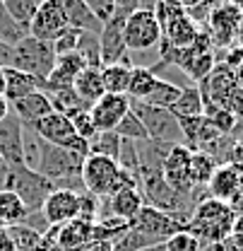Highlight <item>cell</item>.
Wrapping results in <instances>:
<instances>
[{
    "label": "cell",
    "mask_w": 243,
    "mask_h": 251,
    "mask_svg": "<svg viewBox=\"0 0 243 251\" xmlns=\"http://www.w3.org/2000/svg\"><path fill=\"white\" fill-rule=\"evenodd\" d=\"M205 247L200 244V239L195 234H190L188 229L176 232L171 239L164 242V251H202Z\"/></svg>",
    "instance_id": "obj_39"
},
{
    "label": "cell",
    "mask_w": 243,
    "mask_h": 251,
    "mask_svg": "<svg viewBox=\"0 0 243 251\" xmlns=\"http://www.w3.org/2000/svg\"><path fill=\"white\" fill-rule=\"evenodd\" d=\"M130 229H135L142 237H147L154 247H164L166 239H171L176 232H183L185 227L178 220H174L171 215L156 210L152 205H142L140 213L130 220Z\"/></svg>",
    "instance_id": "obj_9"
},
{
    "label": "cell",
    "mask_w": 243,
    "mask_h": 251,
    "mask_svg": "<svg viewBox=\"0 0 243 251\" xmlns=\"http://www.w3.org/2000/svg\"><path fill=\"white\" fill-rule=\"evenodd\" d=\"M130 111L142 121L150 140L156 143H166V145H183V133L178 119L169 111V109H159L147 101H135L130 99Z\"/></svg>",
    "instance_id": "obj_4"
},
{
    "label": "cell",
    "mask_w": 243,
    "mask_h": 251,
    "mask_svg": "<svg viewBox=\"0 0 243 251\" xmlns=\"http://www.w3.org/2000/svg\"><path fill=\"white\" fill-rule=\"evenodd\" d=\"M159 2H161V0H140V7H137V10H147V12H154Z\"/></svg>",
    "instance_id": "obj_49"
},
{
    "label": "cell",
    "mask_w": 243,
    "mask_h": 251,
    "mask_svg": "<svg viewBox=\"0 0 243 251\" xmlns=\"http://www.w3.org/2000/svg\"><path fill=\"white\" fill-rule=\"evenodd\" d=\"M27 34H29V29H27L24 25L15 22V20H12V15L7 12L5 2L0 0V41H5V44L15 46V44H20Z\"/></svg>",
    "instance_id": "obj_33"
},
{
    "label": "cell",
    "mask_w": 243,
    "mask_h": 251,
    "mask_svg": "<svg viewBox=\"0 0 243 251\" xmlns=\"http://www.w3.org/2000/svg\"><path fill=\"white\" fill-rule=\"evenodd\" d=\"M0 251H15V242L7 229H0Z\"/></svg>",
    "instance_id": "obj_48"
},
{
    "label": "cell",
    "mask_w": 243,
    "mask_h": 251,
    "mask_svg": "<svg viewBox=\"0 0 243 251\" xmlns=\"http://www.w3.org/2000/svg\"><path fill=\"white\" fill-rule=\"evenodd\" d=\"M89 155H104L118 162L121 155V138L116 133H96L89 140Z\"/></svg>",
    "instance_id": "obj_34"
},
{
    "label": "cell",
    "mask_w": 243,
    "mask_h": 251,
    "mask_svg": "<svg viewBox=\"0 0 243 251\" xmlns=\"http://www.w3.org/2000/svg\"><path fill=\"white\" fill-rule=\"evenodd\" d=\"M101 203H104V208L99 210V220L121 218L130 222L145 205V198H142V191H137V188H121L118 193H113L111 198H104Z\"/></svg>",
    "instance_id": "obj_17"
},
{
    "label": "cell",
    "mask_w": 243,
    "mask_h": 251,
    "mask_svg": "<svg viewBox=\"0 0 243 251\" xmlns=\"http://www.w3.org/2000/svg\"><path fill=\"white\" fill-rule=\"evenodd\" d=\"M5 184H7V164L0 159V191L5 188Z\"/></svg>",
    "instance_id": "obj_52"
},
{
    "label": "cell",
    "mask_w": 243,
    "mask_h": 251,
    "mask_svg": "<svg viewBox=\"0 0 243 251\" xmlns=\"http://www.w3.org/2000/svg\"><path fill=\"white\" fill-rule=\"evenodd\" d=\"M34 251H65L61 247V242H58L56 227H51L46 234H41V239H39V244H36V249Z\"/></svg>",
    "instance_id": "obj_44"
},
{
    "label": "cell",
    "mask_w": 243,
    "mask_h": 251,
    "mask_svg": "<svg viewBox=\"0 0 243 251\" xmlns=\"http://www.w3.org/2000/svg\"><path fill=\"white\" fill-rule=\"evenodd\" d=\"M7 191H12L29 213H39L46 203V198L56 191V184L48 181L46 176H41L39 172L29 169L27 164H12L7 167Z\"/></svg>",
    "instance_id": "obj_3"
},
{
    "label": "cell",
    "mask_w": 243,
    "mask_h": 251,
    "mask_svg": "<svg viewBox=\"0 0 243 251\" xmlns=\"http://www.w3.org/2000/svg\"><path fill=\"white\" fill-rule=\"evenodd\" d=\"M0 159L12 164H24V143H22V124L10 111L7 119L0 121Z\"/></svg>",
    "instance_id": "obj_16"
},
{
    "label": "cell",
    "mask_w": 243,
    "mask_h": 251,
    "mask_svg": "<svg viewBox=\"0 0 243 251\" xmlns=\"http://www.w3.org/2000/svg\"><path fill=\"white\" fill-rule=\"evenodd\" d=\"M77 251H113L111 242H99V239H89L85 247H80Z\"/></svg>",
    "instance_id": "obj_47"
},
{
    "label": "cell",
    "mask_w": 243,
    "mask_h": 251,
    "mask_svg": "<svg viewBox=\"0 0 243 251\" xmlns=\"http://www.w3.org/2000/svg\"><path fill=\"white\" fill-rule=\"evenodd\" d=\"M41 85L44 82L39 77L29 75V73H22L17 68H7L5 70V99L10 104H15V101H20V99H24V97H29L34 92H39Z\"/></svg>",
    "instance_id": "obj_22"
},
{
    "label": "cell",
    "mask_w": 243,
    "mask_h": 251,
    "mask_svg": "<svg viewBox=\"0 0 243 251\" xmlns=\"http://www.w3.org/2000/svg\"><path fill=\"white\" fill-rule=\"evenodd\" d=\"M85 2L89 5V10L101 20V22H106V20H111V17L116 15L113 0H85Z\"/></svg>",
    "instance_id": "obj_43"
},
{
    "label": "cell",
    "mask_w": 243,
    "mask_h": 251,
    "mask_svg": "<svg viewBox=\"0 0 243 251\" xmlns=\"http://www.w3.org/2000/svg\"><path fill=\"white\" fill-rule=\"evenodd\" d=\"M156 73L150 65H133L130 68V80H128V97L135 101H142L147 94L152 92L154 82H156Z\"/></svg>",
    "instance_id": "obj_27"
},
{
    "label": "cell",
    "mask_w": 243,
    "mask_h": 251,
    "mask_svg": "<svg viewBox=\"0 0 243 251\" xmlns=\"http://www.w3.org/2000/svg\"><path fill=\"white\" fill-rule=\"evenodd\" d=\"M77 41H80V29L65 27L51 44H53L56 56H65V53H75V51H77Z\"/></svg>",
    "instance_id": "obj_40"
},
{
    "label": "cell",
    "mask_w": 243,
    "mask_h": 251,
    "mask_svg": "<svg viewBox=\"0 0 243 251\" xmlns=\"http://www.w3.org/2000/svg\"><path fill=\"white\" fill-rule=\"evenodd\" d=\"M7 232H10V237H12V242H15V251H34L36 244H39V239H41V234L34 232L27 225L7 227Z\"/></svg>",
    "instance_id": "obj_38"
},
{
    "label": "cell",
    "mask_w": 243,
    "mask_h": 251,
    "mask_svg": "<svg viewBox=\"0 0 243 251\" xmlns=\"http://www.w3.org/2000/svg\"><path fill=\"white\" fill-rule=\"evenodd\" d=\"M241 10L236 5H231L229 0H217L210 12V20L205 25V29L210 31L212 36V44L214 49H231L236 44V27L241 22Z\"/></svg>",
    "instance_id": "obj_10"
},
{
    "label": "cell",
    "mask_w": 243,
    "mask_h": 251,
    "mask_svg": "<svg viewBox=\"0 0 243 251\" xmlns=\"http://www.w3.org/2000/svg\"><path fill=\"white\" fill-rule=\"evenodd\" d=\"M82 184L91 196H96L99 201L111 198L113 193H118L121 188H137L140 191V181L123 172L116 159L104 155H87L85 164H82Z\"/></svg>",
    "instance_id": "obj_2"
},
{
    "label": "cell",
    "mask_w": 243,
    "mask_h": 251,
    "mask_svg": "<svg viewBox=\"0 0 243 251\" xmlns=\"http://www.w3.org/2000/svg\"><path fill=\"white\" fill-rule=\"evenodd\" d=\"M7 116H10V101L5 97H0V121L7 119Z\"/></svg>",
    "instance_id": "obj_50"
},
{
    "label": "cell",
    "mask_w": 243,
    "mask_h": 251,
    "mask_svg": "<svg viewBox=\"0 0 243 251\" xmlns=\"http://www.w3.org/2000/svg\"><path fill=\"white\" fill-rule=\"evenodd\" d=\"M15 49V68L22 73H29L34 77H39L41 82L53 73L56 68V51L51 41H41L34 36H24L20 44L12 46Z\"/></svg>",
    "instance_id": "obj_6"
},
{
    "label": "cell",
    "mask_w": 243,
    "mask_h": 251,
    "mask_svg": "<svg viewBox=\"0 0 243 251\" xmlns=\"http://www.w3.org/2000/svg\"><path fill=\"white\" fill-rule=\"evenodd\" d=\"M241 143H243V138H241Z\"/></svg>",
    "instance_id": "obj_58"
},
{
    "label": "cell",
    "mask_w": 243,
    "mask_h": 251,
    "mask_svg": "<svg viewBox=\"0 0 243 251\" xmlns=\"http://www.w3.org/2000/svg\"><path fill=\"white\" fill-rule=\"evenodd\" d=\"M130 68L133 65H128V63H113V65H104L101 68V77H104V90H106V94L128 92Z\"/></svg>",
    "instance_id": "obj_31"
},
{
    "label": "cell",
    "mask_w": 243,
    "mask_h": 251,
    "mask_svg": "<svg viewBox=\"0 0 243 251\" xmlns=\"http://www.w3.org/2000/svg\"><path fill=\"white\" fill-rule=\"evenodd\" d=\"M210 188V198H217V201H224L229 203L234 196H239L243 188V169L234 167V164H219L217 172H214L212 181L207 184Z\"/></svg>",
    "instance_id": "obj_18"
},
{
    "label": "cell",
    "mask_w": 243,
    "mask_h": 251,
    "mask_svg": "<svg viewBox=\"0 0 243 251\" xmlns=\"http://www.w3.org/2000/svg\"><path fill=\"white\" fill-rule=\"evenodd\" d=\"M229 2H231V5H236V7L243 12V0H229Z\"/></svg>",
    "instance_id": "obj_56"
},
{
    "label": "cell",
    "mask_w": 243,
    "mask_h": 251,
    "mask_svg": "<svg viewBox=\"0 0 243 251\" xmlns=\"http://www.w3.org/2000/svg\"><path fill=\"white\" fill-rule=\"evenodd\" d=\"M0 97H5V70L0 68Z\"/></svg>",
    "instance_id": "obj_55"
},
{
    "label": "cell",
    "mask_w": 243,
    "mask_h": 251,
    "mask_svg": "<svg viewBox=\"0 0 243 251\" xmlns=\"http://www.w3.org/2000/svg\"><path fill=\"white\" fill-rule=\"evenodd\" d=\"M65 27H67V20H65L61 2L58 0H41V5L36 7L29 22V36L41 39V41H53Z\"/></svg>",
    "instance_id": "obj_14"
},
{
    "label": "cell",
    "mask_w": 243,
    "mask_h": 251,
    "mask_svg": "<svg viewBox=\"0 0 243 251\" xmlns=\"http://www.w3.org/2000/svg\"><path fill=\"white\" fill-rule=\"evenodd\" d=\"M2 2H5L7 12L12 15V20L24 25L27 29H29V22L36 12V7L41 5V0H2Z\"/></svg>",
    "instance_id": "obj_37"
},
{
    "label": "cell",
    "mask_w": 243,
    "mask_h": 251,
    "mask_svg": "<svg viewBox=\"0 0 243 251\" xmlns=\"http://www.w3.org/2000/svg\"><path fill=\"white\" fill-rule=\"evenodd\" d=\"M44 218L51 227H58V225H65L70 220L80 218V193H72V191H65V188H56L44 208H41Z\"/></svg>",
    "instance_id": "obj_15"
},
{
    "label": "cell",
    "mask_w": 243,
    "mask_h": 251,
    "mask_svg": "<svg viewBox=\"0 0 243 251\" xmlns=\"http://www.w3.org/2000/svg\"><path fill=\"white\" fill-rule=\"evenodd\" d=\"M72 90H75V94H77L87 106H91L96 99H101V97L106 94V90H104V77H101V68H85V70L75 77Z\"/></svg>",
    "instance_id": "obj_24"
},
{
    "label": "cell",
    "mask_w": 243,
    "mask_h": 251,
    "mask_svg": "<svg viewBox=\"0 0 243 251\" xmlns=\"http://www.w3.org/2000/svg\"><path fill=\"white\" fill-rule=\"evenodd\" d=\"M123 27H125V17L113 15L111 20H106L99 31V49H101V65H113V63H133L128 61V46L123 39Z\"/></svg>",
    "instance_id": "obj_13"
},
{
    "label": "cell",
    "mask_w": 243,
    "mask_h": 251,
    "mask_svg": "<svg viewBox=\"0 0 243 251\" xmlns=\"http://www.w3.org/2000/svg\"><path fill=\"white\" fill-rule=\"evenodd\" d=\"M181 90L176 82H171V80H164V77H156V82H154L152 92L147 94L142 101H147V104H152V106H159V109H174V104L178 101V97H181Z\"/></svg>",
    "instance_id": "obj_29"
},
{
    "label": "cell",
    "mask_w": 243,
    "mask_h": 251,
    "mask_svg": "<svg viewBox=\"0 0 243 251\" xmlns=\"http://www.w3.org/2000/svg\"><path fill=\"white\" fill-rule=\"evenodd\" d=\"M70 124L75 128V133H77L82 140H87V143L96 135V128H94V121H91V116H89V109L75 111V114L70 116Z\"/></svg>",
    "instance_id": "obj_41"
},
{
    "label": "cell",
    "mask_w": 243,
    "mask_h": 251,
    "mask_svg": "<svg viewBox=\"0 0 243 251\" xmlns=\"http://www.w3.org/2000/svg\"><path fill=\"white\" fill-rule=\"evenodd\" d=\"M91 225L94 222H87L82 218H75L65 225H58L56 227V234H58V242L65 251H77L80 247H85L91 239Z\"/></svg>",
    "instance_id": "obj_23"
},
{
    "label": "cell",
    "mask_w": 243,
    "mask_h": 251,
    "mask_svg": "<svg viewBox=\"0 0 243 251\" xmlns=\"http://www.w3.org/2000/svg\"><path fill=\"white\" fill-rule=\"evenodd\" d=\"M190 157H193V150H188L185 145H174L169 150L166 159H164V164H161V174H164V181L178 196L190 198L195 203V198H193L195 188H193V181H190Z\"/></svg>",
    "instance_id": "obj_11"
},
{
    "label": "cell",
    "mask_w": 243,
    "mask_h": 251,
    "mask_svg": "<svg viewBox=\"0 0 243 251\" xmlns=\"http://www.w3.org/2000/svg\"><path fill=\"white\" fill-rule=\"evenodd\" d=\"M10 111L20 119V124L22 126H36L44 116H48L51 111H53V106H51V101H48V97L44 90H39V92L29 94V97H24V99H20V101H15V104H10Z\"/></svg>",
    "instance_id": "obj_19"
},
{
    "label": "cell",
    "mask_w": 243,
    "mask_h": 251,
    "mask_svg": "<svg viewBox=\"0 0 243 251\" xmlns=\"http://www.w3.org/2000/svg\"><path fill=\"white\" fill-rule=\"evenodd\" d=\"M185 15V7H181L178 2H174V0H161L159 5H156V10H154V17H156V22H159V27L164 29L169 22H174L176 17H181Z\"/></svg>",
    "instance_id": "obj_42"
},
{
    "label": "cell",
    "mask_w": 243,
    "mask_h": 251,
    "mask_svg": "<svg viewBox=\"0 0 243 251\" xmlns=\"http://www.w3.org/2000/svg\"><path fill=\"white\" fill-rule=\"evenodd\" d=\"M142 251H164V247H150V249H142Z\"/></svg>",
    "instance_id": "obj_57"
},
{
    "label": "cell",
    "mask_w": 243,
    "mask_h": 251,
    "mask_svg": "<svg viewBox=\"0 0 243 251\" xmlns=\"http://www.w3.org/2000/svg\"><path fill=\"white\" fill-rule=\"evenodd\" d=\"M65 12L67 27H75L80 31H89V34H99L101 31V20L89 10V5L85 0H58Z\"/></svg>",
    "instance_id": "obj_20"
},
{
    "label": "cell",
    "mask_w": 243,
    "mask_h": 251,
    "mask_svg": "<svg viewBox=\"0 0 243 251\" xmlns=\"http://www.w3.org/2000/svg\"><path fill=\"white\" fill-rule=\"evenodd\" d=\"M185 229L195 234L202 247L221 244L234 232V208L224 201L205 198L195 205L193 218L185 225Z\"/></svg>",
    "instance_id": "obj_1"
},
{
    "label": "cell",
    "mask_w": 243,
    "mask_h": 251,
    "mask_svg": "<svg viewBox=\"0 0 243 251\" xmlns=\"http://www.w3.org/2000/svg\"><path fill=\"white\" fill-rule=\"evenodd\" d=\"M82 164H85V155L72 152V150H65V148H56V145L41 140L39 162H36V169L34 172H39L48 181L58 184V181H65V179L80 176L82 174Z\"/></svg>",
    "instance_id": "obj_5"
},
{
    "label": "cell",
    "mask_w": 243,
    "mask_h": 251,
    "mask_svg": "<svg viewBox=\"0 0 243 251\" xmlns=\"http://www.w3.org/2000/svg\"><path fill=\"white\" fill-rule=\"evenodd\" d=\"M198 34H200V27L185 12V15L176 17L174 22H169L161 29V44H166L171 49H188V46H193V41H195Z\"/></svg>",
    "instance_id": "obj_21"
},
{
    "label": "cell",
    "mask_w": 243,
    "mask_h": 251,
    "mask_svg": "<svg viewBox=\"0 0 243 251\" xmlns=\"http://www.w3.org/2000/svg\"><path fill=\"white\" fill-rule=\"evenodd\" d=\"M0 68L7 70V68H15V49L5 41H0Z\"/></svg>",
    "instance_id": "obj_45"
},
{
    "label": "cell",
    "mask_w": 243,
    "mask_h": 251,
    "mask_svg": "<svg viewBox=\"0 0 243 251\" xmlns=\"http://www.w3.org/2000/svg\"><path fill=\"white\" fill-rule=\"evenodd\" d=\"M123 39L128 46V56L130 53H145L156 49L159 53V44H161V27L154 17V12L147 10H135L133 15L125 17V27H123Z\"/></svg>",
    "instance_id": "obj_7"
},
{
    "label": "cell",
    "mask_w": 243,
    "mask_h": 251,
    "mask_svg": "<svg viewBox=\"0 0 243 251\" xmlns=\"http://www.w3.org/2000/svg\"><path fill=\"white\" fill-rule=\"evenodd\" d=\"M113 133H116L118 138H123V140H133V143L150 140V135H147V130H145L142 121H140L133 111H128V114H125V119L118 124V128H116Z\"/></svg>",
    "instance_id": "obj_36"
},
{
    "label": "cell",
    "mask_w": 243,
    "mask_h": 251,
    "mask_svg": "<svg viewBox=\"0 0 243 251\" xmlns=\"http://www.w3.org/2000/svg\"><path fill=\"white\" fill-rule=\"evenodd\" d=\"M130 229V222H125L121 218H104L96 220L91 225V239H99V242H111L116 244L123 234Z\"/></svg>",
    "instance_id": "obj_32"
},
{
    "label": "cell",
    "mask_w": 243,
    "mask_h": 251,
    "mask_svg": "<svg viewBox=\"0 0 243 251\" xmlns=\"http://www.w3.org/2000/svg\"><path fill=\"white\" fill-rule=\"evenodd\" d=\"M236 46H241V49H243V15H241L239 27H236Z\"/></svg>",
    "instance_id": "obj_53"
},
{
    "label": "cell",
    "mask_w": 243,
    "mask_h": 251,
    "mask_svg": "<svg viewBox=\"0 0 243 251\" xmlns=\"http://www.w3.org/2000/svg\"><path fill=\"white\" fill-rule=\"evenodd\" d=\"M171 114L176 119H185V116H205V101H202V94L198 90V85H188L181 90L178 101L174 104Z\"/></svg>",
    "instance_id": "obj_28"
},
{
    "label": "cell",
    "mask_w": 243,
    "mask_h": 251,
    "mask_svg": "<svg viewBox=\"0 0 243 251\" xmlns=\"http://www.w3.org/2000/svg\"><path fill=\"white\" fill-rule=\"evenodd\" d=\"M46 97H48V101H51V106H53V111L56 114H63V116H72L75 111H82V109H89L77 94L72 90V85H65V87H48V85H44L41 87Z\"/></svg>",
    "instance_id": "obj_25"
},
{
    "label": "cell",
    "mask_w": 243,
    "mask_h": 251,
    "mask_svg": "<svg viewBox=\"0 0 243 251\" xmlns=\"http://www.w3.org/2000/svg\"><path fill=\"white\" fill-rule=\"evenodd\" d=\"M128 111H130L128 94H104L89 106V116L94 121L96 133H113Z\"/></svg>",
    "instance_id": "obj_12"
},
{
    "label": "cell",
    "mask_w": 243,
    "mask_h": 251,
    "mask_svg": "<svg viewBox=\"0 0 243 251\" xmlns=\"http://www.w3.org/2000/svg\"><path fill=\"white\" fill-rule=\"evenodd\" d=\"M113 7H116V15H133L137 7H140V0H113Z\"/></svg>",
    "instance_id": "obj_46"
},
{
    "label": "cell",
    "mask_w": 243,
    "mask_h": 251,
    "mask_svg": "<svg viewBox=\"0 0 243 251\" xmlns=\"http://www.w3.org/2000/svg\"><path fill=\"white\" fill-rule=\"evenodd\" d=\"M174 2H178L185 10H190V7H198V5H202V2H207V0H174Z\"/></svg>",
    "instance_id": "obj_51"
},
{
    "label": "cell",
    "mask_w": 243,
    "mask_h": 251,
    "mask_svg": "<svg viewBox=\"0 0 243 251\" xmlns=\"http://www.w3.org/2000/svg\"><path fill=\"white\" fill-rule=\"evenodd\" d=\"M217 162L207 152H200L195 150L193 157H190V181H193V188H207V184L212 181L214 172H217Z\"/></svg>",
    "instance_id": "obj_30"
},
{
    "label": "cell",
    "mask_w": 243,
    "mask_h": 251,
    "mask_svg": "<svg viewBox=\"0 0 243 251\" xmlns=\"http://www.w3.org/2000/svg\"><path fill=\"white\" fill-rule=\"evenodd\" d=\"M234 75H236V82H239V87H243V63L234 70Z\"/></svg>",
    "instance_id": "obj_54"
},
{
    "label": "cell",
    "mask_w": 243,
    "mask_h": 251,
    "mask_svg": "<svg viewBox=\"0 0 243 251\" xmlns=\"http://www.w3.org/2000/svg\"><path fill=\"white\" fill-rule=\"evenodd\" d=\"M31 128L36 130V135H39L41 140H46V143H51V145H56V148H65V150L80 152V155H85V157L89 155V143L82 140V138L75 133L70 119L63 116V114L51 111L48 116H44L39 124L31 126Z\"/></svg>",
    "instance_id": "obj_8"
},
{
    "label": "cell",
    "mask_w": 243,
    "mask_h": 251,
    "mask_svg": "<svg viewBox=\"0 0 243 251\" xmlns=\"http://www.w3.org/2000/svg\"><path fill=\"white\" fill-rule=\"evenodd\" d=\"M77 53L85 58L87 68H104V65H101V49H99V34L80 31Z\"/></svg>",
    "instance_id": "obj_35"
},
{
    "label": "cell",
    "mask_w": 243,
    "mask_h": 251,
    "mask_svg": "<svg viewBox=\"0 0 243 251\" xmlns=\"http://www.w3.org/2000/svg\"><path fill=\"white\" fill-rule=\"evenodd\" d=\"M29 215L27 205L7 188L0 191V229H7V227H15V225H22Z\"/></svg>",
    "instance_id": "obj_26"
}]
</instances>
